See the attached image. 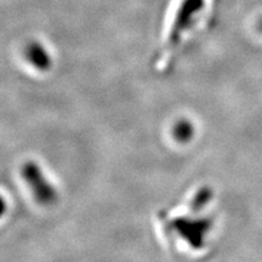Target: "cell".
Here are the masks:
<instances>
[{"label":"cell","mask_w":262,"mask_h":262,"mask_svg":"<svg viewBox=\"0 0 262 262\" xmlns=\"http://www.w3.org/2000/svg\"><path fill=\"white\" fill-rule=\"evenodd\" d=\"M203 8L204 0H183L169 33L168 44L170 48L178 47L182 40V35L188 31L194 22L195 16L202 11Z\"/></svg>","instance_id":"7a4b0ae2"},{"label":"cell","mask_w":262,"mask_h":262,"mask_svg":"<svg viewBox=\"0 0 262 262\" xmlns=\"http://www.w3.org/2000/svg\"><path fill=\"white\" fill-rule=\"evenodd\" d=\"M21 178L29 193L41 206L55 205L58 201L56 186L49 179L41 165L35 160H26L21 166Z\"/></svg>","instance_id":"6da1fadb"},{"label":"cell","mask_w":262,"mask_h":262,"mask_svg":"<svg viewBox=\"0 0 262 262\" xmlns=\"http://www.w3.org/2000/svg\"><path fill=\"white\" fill-rule=\"evenodd\" d=\"M260 28H261V31H262V22H261V25H260Z\"/></svg>","instance_id":"5b68a950"},{"label":"cell","mask_w":262,"mask_h":262,"mask_svg":"<svg viewBox=\"0 0 262 262\" xmlns=\"http://www.w3.org/2000/svg\"><path fill=\"white\" fill-rule=\"evenodd\" d=\"M193 135H194V127H193V125L188 120H180L173 126L172 136L179 142H188V141L193 139Z\"/></svg>","instance_id":"277c9868"},{"label":"cell","mask_w":262,"mask_h":262,"mask_svg":"<svg viewBox=\"0 0 262 262\" xmlns=\"http://www.w3.org/2000/svg\"><path fill=\"white\" fill-rule=\"evenodd\" d=\"M26 60L29 62L34 70L39 72H48L52 66V58L49 51L38 41L29 42L25 51Z\"/></svg>","instance_id":"3957f363"}]
</instances>
